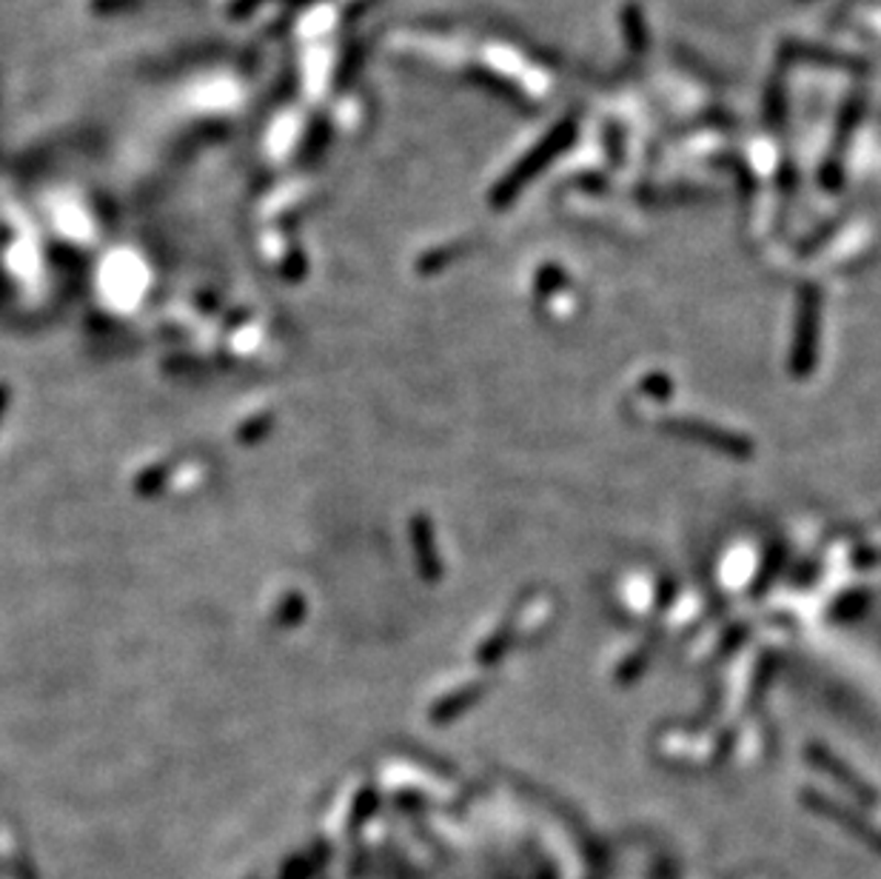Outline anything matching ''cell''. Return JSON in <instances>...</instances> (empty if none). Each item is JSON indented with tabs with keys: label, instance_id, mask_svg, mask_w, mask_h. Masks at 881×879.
Returning <instances> with one entry per match:
<instances>
[{
	"label": "cell",
	"instance_id": "6da1fadb",
	"mask_svg": "<svg viewBox=\"0 0 881 879\" xmlns=\"http://www.w3.org/2000/svg\"><path fill=\"white\" fill-rule=\"evenodd\" d=\"M662 429L668 431V435L708 446L713 451H722L727 458H750V451H754L750 440H745V437L733 435L727 429H719V426H708V422L693 420V417H665Z\"/></svg>",
	"mask_w": 881,
	"mask_h": 879
},
{
	"label": "cell",
	"instance_id": "7a4b0ae2",
	"mask_svg": "<svg viewBox=\"0 0 881 879\" xmlns=\"http://www.w3.org/2000/svg\"><path fill=\"white\" fill-rule=\"evenodd\" d=\"M802 802L811 808V811L825 816V820L836 822V825H845L856 839H861V843L870 845V848L881 854V831L876 829L868 816H861L859 811H854V808L842 805V802L831 800V797H825V793L818 791H802Z\"/></svg>",
	"mask_w": 881,
	"mask_h": 879
},
{
	"label": "cell",
	"instance_id": "3957f363",
	"mask_svg": "<svg viewBox=\"0 0 881 879\" xmlns=\"http://www.w3.org/2000/svg\"><path fill=\"white\" fill-rule=\"evenodd\" d=\"M807 759H811V763L816 765L818 771H825L827 777L836 779L839 786H845L847 791L856 793L859 800H865V802H876V800H879V797H876L873 788H870L868 782H865V779L856 777V774L850 771L847 765H842V759H839V757H833L831 751L822 748V745H811V748H807Z\"/></svg>",
	"mask_w": 881,
	"mask_h": 879
}]
</instances>
